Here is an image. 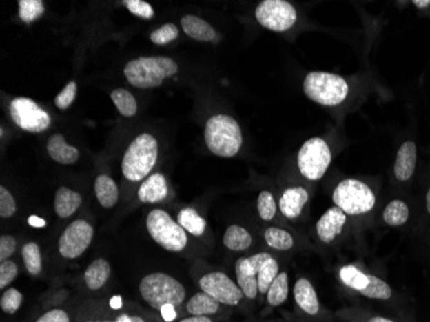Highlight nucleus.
Wrapping results in <instances>:
<instances>
[{
    "instance_id": "obj_1",
    "label": "nucleus",
    "mask_w": 430,
    "mask_h": 322,
    "mask_svg": "<svg viewBox=\"0 0 430 322\" xmlns=\"http://www.w3.org/2000/svg\"><path fill=\"white\" fill-rule=\"evenodd\" d=\"M178 72L176 61L164 56L139 57L127 62L124 75L127 83L136 88H157L167 78Z\"/></svg>"
},
{
    "instance_id": "obj_2",
    "label": "nucleus",
    "mask_w": 430,
    "mask_h": 322,
    "mask_svg": "<svg viewBox=\"0 0 430 322\" xmlns=\"http://www.w3.org/2000/svg\"><path fill=\"white\" fill-rule=\"evenodd\" d=\"M206 146L216 157H234L243 146L241 128L228 115H214L206 121Z\"/></svg>"
},
{
    "instance_id": "obj_3",
    "label": "nucleus",
    "mask_w": 430,
    "mask_h": 322,
    "mask_svg": "<svg viewBox=\"0 0 430 322\" xmlns=\"http://www.w3.org/2000/svg\"><path fill=\"white\" fill-rule=\"evenodd\" d=\"M157 155L158 143L156 138L148 133L139 134L124 154L121 163L123 174L132 182L145 179L156 165Z\"/></svg>"
},
{
    "instance_id": "obj_4",
    "label": "nucleus",
    "mask_w": 430,
    "mask_h": 322,
    "mask_svg": "<svg viewBox=\"0 0 430 322\" xmlns=\"http://www.w3.org/2000/svg\"><path fill=\"white\" fill-rule=\"evenodd\" d=\"M305 96L313 102L333 108L345 101L349 93L348 83L339 75L323 71H312L304 79Z\"/></svg>"
},
{
    "instance_id": "obj_5",
    "label": "nucleus",
    "mask_w": 430,
    "mask_h": 322,
    "mask_svg": "<svg viewBox=\"0 0 430 322\" xmlns=\"http://www.w3.org/2000/svg\"><path fill=\"white\" fill-rule=\"evenodd\" d=\"M139 293L152 308L158 311L167 304L178 307L185 302L186 298L183 285L163 272H155L143 277L139 283Z\"/></svg>"
},
{
    "instance_id": "obj_6",
    "label": "nucleus",
    "mask_w": 430,
    "mask_h": 322,
    "mask_svg": "<svg viewBox=\"0 0 430 322\" xmlns=\"http://www.w3.org/2000/svg\"><path fill=\"white\" fill-rule=\"evenodd\" d=\"M147 231L152 240L167 252H182L186 248V231L167 212L154 209L147 215Z\"/></svg>"
},
{
    "instance_id": "obj_7",
    "label": "nucleus",
    "mask_w": 430,
    "mask_h": 322,
    "mask_svg": "<svg viewBox=\"0 0 430 322\" xmlns=\"http://www.w3.org/2000/svg\"><path fill=\"white\" fill-rule=\"evenodd\" d=\"M335 206L345 214L360 215L369 213L375 206L376 199L371 188L358 179H344L334 190Z\"/></svg>"
},
{
    "instance_id": "obj_8",
    "label": "nucleus",
    "mask_w": 430,
    "mask_h": 322,
    "mask_svg": "<svg viewBox=\"0 0 430 322\" xmlns=\"http://www.w3.org/2000/svg\"><path fill=\"white\" fill-rule=\"evenodd\" d=\"M331 164V151L322 138L313 137L305 141L298 154V168L309 181L321 179Z\"/></svg>"
},
{
    "instance_id": "obj_9",
    "label": "nucleus",
    "mask_w": 430,
    "mask_h": 322,
    "mask_svg": "<svg viewBox=\"0 0 430 322\" xmlns=\"http://www.w3.org/2000/svg\"><path fill=\"white\" fill-rule=\"evenodd\" d=\"M255 19L265 29L283 32L293 28L298 13L286 0H264L255 10Z\"/></svg>"
},
{
    "instance_id": "obj_10",
    "label": "nucleus",
    "mask_w": 430,
    "mask_h": 322,
    "mask_svg": "<svg viewBox=\"0 0 430 322\" xmlns=\"http://www.w3.org/2000/svg\"><path fill=\"white\" fill-rule=\"evenodd\" d=\"M10 114L17 127L30 132L41 133L50 125V117L45 110L26 97L14 98L10 105Z\"/></svg>"
},
{
    "instance_id": "obj_11",
    "label": "nucleus",
    "mask_w": 430,
    "mask_h": 322,
    "mask_svg": "<svg viewBox=\"0 0 430 322\" xmlns=\"http://www.w3.org/2000/svg\"><path fill=\"white\" fill-rule=\"evenodd\" d=\"M94 230L84 219L70 223L59 240V252L66 259H75L84 253L92 244Z\"/></svg>"
},
{
    "instance_id": "obj_12",
    "label": "nucleus",
    "mask_w": 430,
    "mask_h": 322,
    "mask_svg": "<svg viewBox=\"0 0 430 322\" xmlns=\"http://www.w3.org/2000/svg\"><path fill=\"white\" fill-rule=\"evenodd\" d=\"M200 288L204 293L212 295L225 305H237L244 296L240 286L223 272H210L203 276L200 279Z\"/></svg>"
},
{
    "instance_id": "obj_13",
    "label": "nucleus",
    "mask_w": 430,
    "mask_h": 322,
    "mask_svg": "<svg viewBox=\"0 0 430 322\" xmlns=\"http://www.w3.org/2000/svg\"><path fill=\"white\" fill-rule=\"evenodd\" d=\"M247 262L253 268L256 281H258V290L259 293H268V289L271 283H274L278 272V263L276 262L274 256L268 253H259L252 255L247 258Z\"/></svg>"
},
{
    "instance_id": "obj_14",
    "label": "nucleus",
    "mask_w": 430,
    "mask_h": 322,
    "mask_svg": "<svg viewBox=\"0 0 430 322\" xmlns=\"http://www.w3.org/2000/svg\"><path fill=\"white\" fill-rule=\"evenodd\" d=\"M347 222V214L339 209L338 206L330 208L325 212V214L320 218V221L316 225L317 234L320 240L325 244H330L342 234V227Z\"/></svg>"
},
{
    "instance_id": "obj_15",
    "label": "nucleus",
    "mask_w": 430,
    "mask_h": 322,
    "mask_svg": "<svg viewBox=\"0 0 430 322\" xmlns=\"http://www.w3.org/2000/svg\"><path fill=\"white\" fill-rule=\"evenodd\" d=\"M169 188L167 179L161 173H154L146 178L138 188V199L145 204H155L167 199Z\"/></svg>"
},
{
    "instance_id": "obj_16",
    "label": "nucleus",
    "mask_w": 430,
    "mask_h": 322,
    "mask_svg": "<svg viewBox=\"0 0 430 322\" xmlns=\"http://www.w3.org/2000/svg\"><path fill=\"white\" fill-rule=\"evenodd\" d=\"M308 199L309 195L303 187H290L285 190L280 199V210L287 219H296L302 214Z\"/></svg>"
},
{
    "instance_id": "obj_17",
    "label": "nucleus",
    "mask_w": 430,
    "mask_h": 322,
    "mask_svg": "<svg viewBox=\"0 0 430 322\" xmlns=\"http://www.w3.org/2000/svg\"><path fill=\"white\" fill-rule=\"evenodd\" d=\"M416 145L412 141H406L398 150L396 163H394V174L396 178L400 181H407L410 179L415 168H416Z\"/></svg>"
},
{
    "instance_id": "obj_18",
    "label": "nucleus",
    "mask_w": 430,
    "mask_h": 322,
    "mask_svg": "<svg viewBox=\"0 0 430 322\" xmlns=\"http://www.w3.org/2000/svg\"><path fill=\"white\" fill-rule=\"evenodd\" d=\"M47 151H48L49 157H52L56 163L63 164V165H71L76 163L80 157L78 148L68 145L66 139L62 134L50 136L47 143Z\"/></svg>"
},
{
    "instance_id": "obj_19",
    "label": "nucleus",
    "mask_w": 430,
    "mask_h": 322,
    "mask_svg": "<svg viewBox=\"0 0 430 322\" xmlns=\"http://www.w3.org/2000/svg\"><path fill=\"white\" fill-rule=\"evenodd\" d=\"M181 25L185 34L198 41H214L218 37L214 28L205 20L195 14H186L181 19Z\"/></svg>"
},
{
    "instance_id": "obj_20",
    "label": "nucleus",
    "mask_w": 430,
    "mask_h": 322,
    "mask_svg": "<svg viewBox=\"0 0 430 322\" xmlns=\"http://www.w3.org/2000/svg\"><path fill=\"white\" fill-rule=\"evenodd\" d=\"M294 298L298 305L304 312L314 316L320 311V302L317 298V293L307 279H299L294 288Z\"/></svg>"
},
{
    "instance_id": "obj_21",
    "label": "nucleus",
    "mask_w": 430,
    "mask_h": 322,
    "mask_svg": "<svg viewBox=\"0 0 430 322\" xmlns=\"http://www.w3.org/2000/svg\"><path fill=\"white\" fill-rule=\"evenodd\" d=\"M81 195L68 187H59L54 196V210L59 218H69L81 205Z\"/></svg>"
},
{
    "instance_id": "obj_22",
    "label": "nucleus",
    "mask_w": 430,
    "mask_h": 322,
    "mask_svg": "<svg viewBox=\"0 0 430 322\" xmlns=\"http://www.w3.org/2000/svg\"><path fill=\"white\" fill-rule=\"evenodd\" d=\"M236 276H237V285L243 290L245 296L249 299H255L259 293L258 290V281L253 268L247 262V258L237 259L235 265Z\"/></svg>"
},
{
    "instance_id": "obj_23",
    "label": "nucleus",
    "mask_w": 430,
    "mask_h": 322,
    "mask_svg": "<svg viewBox=\"0 0 430 322\" xmlns=\"http://www.w3.org/2000/svg\"><path fill=\"white\" fill-rule=\"evenodd\" d=\"M94 192L97 196L98 203L103 208L110 209L116 205L119 200V188L115 181L108 176L101 174L94 182Z\"/></svg>"
},
{
    "instance_id": "obj_24",
    "label": "nucleus",
    "mask_w": 430,
    "mask_h": 322,
    "mask_svg": "<svg viewBox=\"0 0 430 322\" xmlns=\"http://www.w3.org/2000/svg\"><path fill=\"white\" fill-rule=\"evenodd\" d=\"M111 276V265L106 259H96L85 270L84 280L90 290H99Z\"/></svg>"
},
{
    "instance_id": "obj_25",
    "label": "nucleus",
    "mask_w": 430,
    "mask_h": 322,
    "mask_svg": "<svg viewBox=\"0 0 430 322\" xmlns=\"http://www.w3.org/2000/svg\"><path fill=\"white\" fill-rule=\"evenodd\" d=\"M253 243L252 234H249L244 227L240 225H229L223 236V244L225 248L234 252H244L247 250Z\"/></svg>"
},
{
    "instance_id": "obj_26",
    "label": "nucleus",
    "mask_w": 430,
    "mask_h": 322,
    "mask_svg": "<svg viewBox=\"0 0 430 322\" xmlns=\"http://www.w3.org/2000/svg\"><path fill=\"white\" fill-rule=\"evenodd\" d=\"M219 304L212 295L204 293H197L187 302V311L192 316H210L214 314L219 310Z\"/></svg>"
},
{
    "instance_id": "obj_27",
    "label": "nucleus",
    "mask_w": 430,
    "mask_h": 322,
    "mask_svg": "<svg viewBox=\"0 0 430 322\" xmlns=\"http://www.w3.org/2000/svg\"><path fill=\"white\" fill-rule=\"evenodd\" d=\"M176 221H178V223L181 225V227L186 232H190V234H192L194 236H201V234H204V232H205V219L198 214L195 209H191V208L182 209L178 213Z\"/></svg>"
},
{
    "instance_id": "obj_28",
    "label": "nucleus",
    "mask_w": 430,
    "mask_h": 322,
    "mask_svg": "<svg viewBox=\"0 0 430 322\" xmlns=\"http://www.w3.org/2000/svg\"><path fill=\"white\" fill-rule=\"evenodd\" d=\"M410 217V209L402 200H393L384 209L382 218L387 225L398 227L405 225Z\"/></svg>"
},
{
    "instance_id": "obj_29",
    "label": "nucleus",
    "mask_w": 430,
    "mask_h": 322,
    "mask_svg": "<svg viewBox=\"0 0 430 322\" xmlns=\"http://www.w3.org/2000/svg\"><path fill=\"white\" fill-rule=\"evenodd\" d=\"M111 99L123 117H133L137 114V101L127 89L118 88L112 90Z\"/></svg>"
},
{
    "instance_id": "obj_30",
    "label": "nucleus",
    "mask_w": 430,
    "mask_h": 322,
    "mask_svg": "<svg viewBox=\"0 0 430 322\" xmlns=\"http://www.w3.org/2000/svg\"><path fill=\"white\" fill-rule=\"evenodd\" d=\"M340 280L344 285L351 288L353 290L361 293L369 285V276L363 274L357 267L354 265H344L340 268Z\"/></svg>"
},
{
    "instance_id": "obj_31",
    "label": "nucleus",
    "mask_w": 430,
    "mask_h": 322,
    "mask_svg": "<svg viewBox=\"0 0 430 322\" xmlns=\"http://www.w3.org/2000/svg\"><path fill=\"white\" fill-rule=\"evenodd\" d=\"M287 295H289V277L286 272H280L268 289L267 301L272 307H277L287 299Z\"/></svg>"
},
{
    "instance_id": "obj_32",
    "label": "nucleus",
    "mask_w": 430,
    "mask_h": 322,
    "mask_svg": "<svg viewBox=\"0 0 430 322\" xmlns=\"http://www.w3.org/2000/svg\"><path fill=\"white\" fill-rule=\"evenodd\" d=\"M264 240L271 248H274L276 250H281V252L290 250L294 246L293 236L287 231L277 228V227L267 228L264 231Z\"/></svg>"
},
{
    "instance_id": "obj_33",
    "label": "nucleus",
    "mask_w": 430,
    "mask_h": 322,
    "mask_svg": "<svg viewBox=\"0 0 430 322\" xmlns=\"http://www.w3.org/2000/svg\"><path fill=\"white\" fill-rule=\"evenodd\" d=\"M22 259L28 272L32 276H38L41 272V252L39 245L28 243L22 248Z\"/></svg>"
},
{
    "instance_id": "obj_34",
    "label": "nucleus",
    "mask_w": 430,
    "mask_h": 322,
    "mask_svg": "<svg viewBox=\"0 0 430 322\" xmlns=\"http://www.w3.org/2000/svg\"><path fill=\"white\" fill-rule=\"evenodd\" d=\"M367 276H369V285L360 294L371 299H380V301L389 299L391 296V286L373 274H367Z\"/></svg>"
},
{
    "instance_id": "obj_35",
    "label": "nucleus",
    "mask_w": 430,
    "mask_h": 322,
    "mask_svg": "<svg viewBox=\"0 0 430 322\" xmlns=\"http://www.w3.org/2000/svg\"><path fill=\"white\" fill-rule=\"evenodd\" d=\"M44 4L41 0H20L19 1V16L26 23L38 20L44 13Z\"/></svg>"
},
{
    "instance_id": "obj_36",
    "label": "nucleus",
    "mask_w": 430,
    "mask_h": 322,
    "mask_svg": "<svg viewBox=\"0 0 430 322\" xmlns=\"http://www.w3.org/2000/svg\"><path fill=\"white\" fill-rule=\"evenodd\" d=\"M22 301H23L22 293L19 292L17 289L10 288V289L6 290L1 295L0 307H1L3 312L8 313V314H14L20 310Z\"/></svg>"
},
{
    "instance_id": "obj_37",
    "label": "nucleus",
    "mask_w": 430,
    "mask_h": 322,
    "mask_svg": "<svg viewBox=\"0 0 430 322\" xmlns=\"http://www.w3.org/2000/svg\"><path fill=\"white\" fill-rule=\"evenodd\" d=\"M179 35V30L174 23H165L161 28L151 32L150 39L156 46H165L176 40Z\"/></svg>"
},
{
    "instance_id": "obj_38",
    "label": "nucleus",
    "mask_w": 430,
    "mask_h": 322,
    "mask_svg": "<svg viewBox=\"0 0 430 322\" xmlns=\"http://www.w3.org/2000/svg\"><path fill=\"white\" fill-rule=\"evenodd\" d=\"M258 213L265 222L274 219L276 215V201L269 191H262L258 196Z\"/></svg>"
},
{
    "instance_id": "obj_39",
    "label": "nucleus",
    "mask_w": 430,
    "mask_h": 322,
    "mask_svg": "<svg viewBox=\"0 0 430 322\" xmlns=\"http://www.w3.org/2000/svg\"><path fill=\"white\" fill-rule=\"evenodd\" d=\"M124 4L127 6V10L141 19H145V20H150L155 16V10L151 7V4H148L147 1L143 0H125Z\"/></svg>"
},
{
    "instance_id": "obj_40",
    "label": "nucleus",
    "mask_w": 430,
    "mask_h": 322,
    "mask_svg": "<svg viewBox=\"0 0 430 322\" xmlns=\"http://www.w3.org/2000/svg\"><path fill=\"white\" fill-rule=\"evenodd\" d=\"M17 204L14 197L6 187H0V217L1 218H10L16 213Z\"/></svg>"
},
{
    "instance_id": "obj_41",
    "label": "nucleus",
    "mask_w": 430,
    "mask_h": 322,
    "mask_svg": "<svg viewBox=\"0 0 430 322\" xmlns=\"http://www.w3.org/2000/svg\"><path fill=\"white\" fill-rule=\"evenodd\" d=\"M76 92H78V85L75 81H70L69 84L63 88L62 92H59L57 97L54 99V103L59 110H66L69 108L74 99L76 97Z\"/></svg>"
},
{
    "instance_id": "obj_42",
    "label": "nucleus",
    "mask_w": 430,
    "mask_h": 322,
    "mask_svg": "<svg viewBox=\"0 0 430 322\" xmlns=\"http://www.w3.org/2000/svg\"><path fill=\"white\" fill-rule=\"evenodd\" d=\"M19 274L17 264L12 261H4L0 264V288L6 289Z\"/></svg>"
},
{
    "instance_id": "obj_43",
    "label": "nucleus",
    "mask_w": 430,
    "mask_h": 322,
    "mask_svg": "<svg viewBox=\"0 0 430 322\" xmlns=\"http://www.w3.org/2000/svg\"><path fill=\"white\" fill-rule=\"evenodd\" d=\"M17 241L13 236L4 234L0 237V261H8L13 253L16 252Z\"/></svg>"
},
{
    "instance_id": "obj_44",
    "label": "nucleus",
    "mask_w": 430,
    "mask_h": 322,
    "mask_svg": "<svg viewBox=\"0 0 430 322\" xmlns=\"http://www.w3.org/2000/svg\"><path fill=\"white\" fill-rule=\"evenodd\" d=\"M37 322H70V317L63 310H52L44 313Z\"/></svg>"
},
{
    "instance_id": "obj_45",
    "label": "nucleus",
    "mask_w": 430,
    "mask_h": 322,
    "mask_svg": "<svg viewBox=\"0 0 430 322\" xmlns=\"http://www.w3.org/2000/svg\"><path fill=\"white\" fill-rule=\"evenodd\" d=\"M160 312H161L163 319L167 322H172L176 319V307H174L173 304L164 305V307L160 310Z\"/></svg>"
},
{
    "instance_id": "obj_46",
    "label": "nucleus",
    "mask_w": 430,
    "mask_h": 322,
    "mask_svg": "<svg viewBox=\"0 0 430 322\" xmlns=\"http://www.w3.org/2000/svg\"><path fill=\"white\" fill-rule=\"evenodd\" d=\"M179 322H213L207 316H191Z\"/></svg>"
},
{
    "instance_id": "obj_47",
    "label": "nucleus",
    "mask_w": 430,
    "mask_h": 322,
    "mask_svg": "<svg viewBox=\"0 0 430 322\" xmlns=\"http://www.w3.org/2000/svg\"><path fill=\"white\" fill-rule=\"evenodd\" d=\"M29 223L32 225V227H44V225H45V221L41 219V218L35 217V215H31L29 218Z\"/></svg>"
},
{
    "instance_id": "obj_48",
    "label": "nucleus",
    "mask_w": 430,
    "mask_h": 322,
    "mask_svg": "<svg viewBox=\"0 0 430 322\" xmlns=\"http://www.w3.org/2000/svg\"><path fill=\"white\" fill-rule=\"evenodd\" d=\"M412 4H415L418 8H427L430 6V0H413Z\"/></svg>"
},
{
    "instance_id": "obj_49",
    "label": "nucleus",
    "mask_w": 430,
    "mask_h": 322,
    "mask_svg": "<svg viewBox=\"0 0 430 322\" xmlns=\"http://www.w3.org/2000/svg\"><path fill=\"white\" fill-rule=\"evenodd\" d=\"M110 304H111V307H112V308L118 310V308H120V307L123 305V301H121V298H120V296H115V298H112V299H111Z\"/></svg>"
},
{
    "instance_id": "obj_50",
    "label": "nucleus",
    "mask_w": 430,
    "mask_h": 322,
    "mask_svg": "<svg viewBox=\"0 0 430 322\" xmlns=\"http://www.w3.org/2000/svg\"><path fill=\"white\" fill-rule=\"evenodd\" d=\"M115 322H132V317H129L127 314H120Z\"/></svg>"
},
{
    "instance_id": "obj_51",
    "label": "nucleus",
    "mask_w": 430,
    "mask_h": 322,
    "mask_svg": "<svg viewBox=\"0 0 430 322\" xmlns=\"http://www.w3.org/2000/svg\"><path fill=\"white\" fill-rule=\"evenodd\" d=\"M367 322H393L388 319H384V317H372L371 320H369Z\"/></svg>"
},
{
    "instance_id": "obj_52",
    "label": "nucleus",
    "mask_w": 430,
    "mask_h": 322,
    "mask_svg": "<svg viewBox=\"0 0 430 322\" xmlns=\"http://www.w3.org/2000/svg\"><path fill=\"white\" fill-rule=\"evenodd\" d=\"M427 209H428V212H429L430 214V188L429 191H428V194H427Z\"/></svg>"
},
{
    "instance_id": "obj_53",
    "label": "nucleus",
    "mask_w": 430,
    "mask_h": 322,
    "mask_svg": "<svg viewBox=\"0 0 430 322\" xmlns=\"http://www.w3.org/2000/svg\"><path fill=\"white\" fill-rule=\"evenodd\" d=\"M132 322H145V320L141 319V317H138V316H133V317H132Z\"/></svg>"
},
{
    "instance_id": "obj_54",
    "label": "nucleus",
    "mask_w": 430,
    "mask_h": 322,
    "mask_svg": "<svg viewBox=\"0 0 430 322\" xmlns=\"http://www.w3.org/2000/svg\"><path fill=\"white\" fill-rule=\"evenodd\" d=\"M89 322H114V321H89Z\"/></svg>"
}]
</instances>
